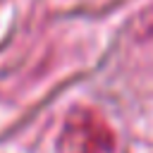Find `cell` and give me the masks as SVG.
<instances>
[{
    "mask_svg": "<svg viewBox=\"0 0 153 153\" xmlns=\"http://www.w3.org/2000/svg\"><path fill=\"white\" fill-rule=\"evenodd\" d=\"M115 136L93 110H74L60 136V153H112Z\"/></svg>",
    "mask_w": 153,
    "mask_h": 153,
    "instance_id": "cell-1",
    "label": "cell"
}]
</instances>
